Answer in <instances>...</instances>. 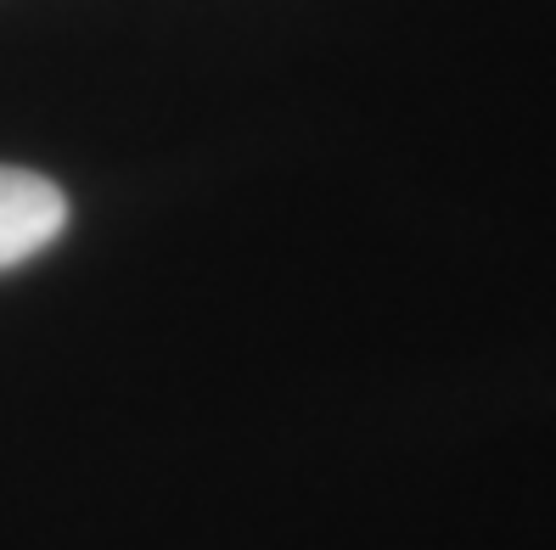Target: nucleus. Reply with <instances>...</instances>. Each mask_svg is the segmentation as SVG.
I'll return each instance as SVG.
<instances>
[{"label":"nucleus","mask_w":556,"mask_h":550,"mask_svg":"<svg viewBox=\"0 0 556 550\" xmlns=\"http://www.w3.org/2000/svg\"><path fill=\"white\" fill-rule=\"evenodd\" d=\"M62 225H68V197L46 175L0 164V270L51 247L62 236Z\"/></svg>","instance_id":"f257e3e1"}]
</instances>
